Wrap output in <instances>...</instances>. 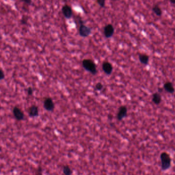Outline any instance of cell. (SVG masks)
<instances>
[{
    "label": "cell",
    "mask_w": 175,
    "mask_h": 175,
    "mask_svg": "<svg viewBox=\"0 0 175 175\" xmlns=\"http://www.w3.org/2000/svg\"><path fill=\"white\" fill-rule=\"evenodd\" d=\"M113 118V115H111V114H109V115H108V119L112 120Z\"/></svg>",
    "instance_id": "23"
},
{
    "label": "cell",
    "mask_w": 175,
    "mask_h": 175,
    "mask_svg": "<svg viewBox=\"0 0 175 175\" xmlns=\"http://www.w3.org/2000/svg\"><path fill=\"white\" fill-rule=\"evenodd\" d=\"M152 12H154V14H155L158 17H161L162 15V10L160 7L158 6V5H154L152 8Z\"/></svg>",
    "instance_id": "14"
},
{
    "label": "cell",
    "mask_w": 175,
    "mask_h": 175,
    "mask_svg": "<svg viewBox=\"0 0 175 175\" xmlns=\"http://www.w3.org/2000/svg\"><path fill=\"white\" fill-rule=\"evenodd\" d=\"M27 93L29 95H31L33 94V89L31 87H29L27 90Z\"/></svg>",
    "instance_id": "20"
},
{
    "label": "cell",
    "mask_w": 175,
    "mask_h": 175,
    "mask_svg": "<svg viewBox=\"0 0 175 175\" xmlns=\"http://www.w3.org/2000/svg\"><path fill=\"white\" fill-rule=\"evenodd\" d=\"M163 89L169 94H173L175 91V89L174 87L173 83L171 82H167L163 85Z\"/></svg>",
    "instance_id": "11"
},
{
    "label": "cell",
    "mask_w": 175,
    "mask_h": 175,
    "mask_svg": "<svg viewBox=\"0 0 175 175\" xmlns=\"http://www.w3.org/2000/svg\"><path fill=\"white\" fill-rule=\"evenodd\" d=\"M0 110H1V106H0Z\"/></svg>",
    "instance_id": "26"
},
{
    "label": "cell",
    "mask_w": 175,
    "mask_h": 175,
    "mask_svg": "<svg viewBox=\"0 0 175 175\" xmlns=\"http://www.w3.org/2000/svg\"><path fill=\"white\" fill-rule=\"evenodd\" d=\"M2 150V148H1V147L0 146V152Z\"/></svg>",
    "instance_id": "25"
},
{
    "label": "cell",
    "mask_w": 175,
    "mask_h": 175,
    "mask_svg": "<svg viewBox=\"0 0 175 175\" xmlns=\"http://www.w3.org/2000/svg\"><path fill=\"white\" fill-rule=\"evenodd\" d=\"M127 108L125 106H121L117 114V119L118 121H121L127 116Z\"/></svg>",
    "instance_id": "5"
},
{
    "label": "cell",
    "mask_w": 175,
    "mask_h": 175,
    "mask_svg": "<svg viewBox=\"0 0 175 175\" xmlns=\"http://www.w3.org/2000/svg\"><path fill=\"white\" fill-rule=\"evenodd\" d=\"M21 2H23L24 4L30 5L32 3V0H21Z\"/></svg>",
    "instance_id": "18"
},
{
    "label": "cell",
    "mask_w": 175,
    "mask_h": 175,
    "mask_svg": "<svg viewBox=\"0 0 175 175\" xmlns=\"http://www.w3.org/2000/svg\"><path fill=\"white\" fill-rule=\"evenodd\" d=\"M97 2L101 7L104 8L105 7V0H97Z\"/></svg>",
    "instance_id": "17"
},
{
    "label": "cell",
    "mask_w": 175,
    "mask_h": 175,
    "mask_svg": "<svg viewBox=\"0 0 175 175\" xmlns=\"http://www.w3.org/2000/svg\"><path fill=\"white\" fill-rule=\"evenodd\" d=\"M169 1L171 3V4H175V0H169Z\"/></svg>",
    "instance_id": "24"
},
{
    "label": "cell",
    "mask_w": 175,
    "mask_h": 175,
    "mask_svg": "<svg viewBox=\"0 0 175 175\" xmlns=\"http://www.w3.org/2000/svg\"><path fill=\"white\" fill-rule=\"evenodd\" d=\"M115 33V28L114 26L108 24L104 27V35L106 38H110L113 36Z\"/></svg>",
    "instance_id": "4"
},
{
    "label": "cell",
    "mask_w": 175,
    "mask_h": 175,
    "mask_svg": "<svg viewBox=\"0 0 175 175\" xmlns=\"http://www.w3.org/2000/svg\"><path fill=\"white\" fill-rule=\"evenodd\" d=\"M152 101L154 104L156 105H159L162 101L161 95L160 93L158 92H156L152 94Z\"/></svg>",
    "instance_id": "12"
},
{
    "label": "cell",
    "mask_w": 175,
    "mask_h": 175,
    "mask_svg": "<svg viewBox=\"0 0 175 175\" xmlns=\"http://www.w3.org/2000/svg\"><path fill=\"white\" fill-rule=\"evenodd\" d=\"M29 115L30 117H35L38 115V109L37 106L33 105L29 109Z\"/></svg>",
    "instance_id": "13"
},
{
    "label": "cell",
    "mask_w": 175,
    "mask_h": 175,
    "mask_svg": "<svg viewBox=\"0 0 175 175\" xmlns=\"http://www.w3.org/2000/svg\"><path fill=\"white\" fill-rule=\"evenodd\" d=\"M62 12L65 17L68 19H70L73 14L71 8L66 4L64 5L62 8Z\"/></svg>",
    "instance_id": "6"
},
{
    "label": "cell",
    "mask_w": 175,
    "mask_h": 175,
    "mask_svg": "<svg viewBox=\"0 0 175 175\" xmlns=\"http://www.w3.org/2000/svg\"><path fill=\"white\" fill-rule=\"evenodd\" d=\"M21 22L23 24H26V23H27V20H25V19L23 18V19L21 20Z\"/></svg>",
    "instance_id": "22"
},
{
    "label": "cell",
    "mask_w": 175,
    "mask_h": 175,
    "mask_svg": "<svg viewBox=\"0 0 175 175\" xmlns=\"http://www.w3.org/2000/svg\"><path fill=\"white\" fill-rule=\"evenodd\" d=\"M5 78V75H4V72L3 71L2 69H0V80L4 79Z\"/></svg>",
    "instance_id": "19"
},
{
    "label": "cell",
    "mask_w": 175,
    "mask_h": 175,
    "mask_svg": "<svg viewBox=\"0 0 175 175\" xmlns=\"http://www.w3.org/2000/svg\"><path fill=\"white\" fill-rule=\"evenodd\" d=\"M163 91V89L162 87H158V92L159 93H161Z\"/></svg>",
    "instance_id": "21"
},
{
    "label": "cell",
    "mask_w": 175,
    "mask_h": 175,
    "mask_svg": "<svg viewBox=\"0 0 175 175\" xmlns=\"http://www.w3.org/2000/svg\"><path fill=\"white\" fill-rule=\"evenodd\" d=\"M44 108L48 111H52L54 108V104L52 99L48 98L45 100L44 102Z\"/></svg>",
    "instance_id": "9"
},
{
    "label": "cell",
    "mask_w": 175,
    "mask_h": 175,
    "mask_svg": "<svg viewBox=\"0 0 175 175\" xmlns=\"http://www.w3.org/2000/svg\"><path fill=\"white\" fill-rule=\"evenodd\" d=\"M104 86L102 83L99 82L97 83L95 86V90L97 91H101L103 89Z\"/></svg>",
    "instance_id": "16"
},
{
    "label": "cell",
    "mask_w": 175,
    "mask_h": 175,
    "mask_svg": "<svg viewBox=\"0 0 175 175\" xmlns=\"http://www.w3.org/2000/svg\"><path fill=\"white\" fill-rule=\"evenodd\" d=\"M138 57L141 63L144 64L145 65H148L150 60V57L148 55L146 54H139Z\"/></svg>",
    "instance_id": "10"
},
{
    "label": "cell",
    "mask_w": 175,
    "mask_h": 175,
    "mask_svg": "<svg viewBox=\"0 0 175 175\" xmlns=\"http://www.w3.org/2000/svg\"><path fill=\"white\" fill-rule=\"evenodd\" d=\"M13 114L16 119L21 121L24 119V115L21 109L17 107H15L13 109Z\"/></svg>",
    "instance_id": "8"
},
{
    "label": "cell",
    "mask_w": 175,
    "mask_h": 175,
    "mask_svg": "<svg viewBox=\"0 0 175 175\" xmlns=\"http://www.w3.org/2000/svg\"><path fill=\"white\" fill-rule=\"evenodd\" d=\"M82 66L85 70L93 75H96L98 73L96 64L91 59H84L82 61Z\"/></svg>",
    "instance_id": "2"
},
{
    "label": "cell",
    "mask_w": 175,
    "mask_h": 175,
    "mask_svg": "<svg viewBox=\"0 0 175 175\" xmlns=\"http://www.w3.org/2000/svg\"><path fill=\"white\" fill-rule=\"evenodd\" d=\"M102 69L107 75H111L113 71V67L112 64L107 61H104L102 65Z\"/></svg>",
    "instance_id": "7"
},
{
    "label": "cell",
    "mask_w": 175,
    "mask_h": 175,
    "mask_svg": "<svg viewBox=\"0 0 175 175\" xmlns=\"http://www.w3.org/2000/svg\"><path fill=\"white\" fill-rule=\"evenodd\" d=\"M79 23L80 25L79 26V35L81 37L83 38H86L89 37L91 33V29L89 26L84 24V22L80 20Z\"/></svg>",
    "instance_id": "3"
},
{
    "label": "cell",
    "mask_w": 175,
    "mask_h": 175,
    "mask_svg": "<svg viewBox=\"0 0 175 175\" xmlns=\"http://www.w3.org/2000/svg\"><path fill=\"white\" fill-rule=\"evenodd\" d=\"M63 172L66 175H70L73 174V171L69 166H64L63 168Z\"/></svg>",
    "instance_id": "15"
},
{
    "label": "cell",
    "mask_w": 175,
    "mask_h": 175,
    "mask_svg": "<svg viewBox=\"0 0 175 175\" xmlns=\"http://www.w3.org/2000/svg\"><path fill=\"white\" fill-rule=\"evenodd\" d=\"M160 160L161 163V169L166 171L169 169L171 166V158L169 154L166 152H162L160 155Z\"/></svg>",
    "instance_id": "1"
}]
</instances>
